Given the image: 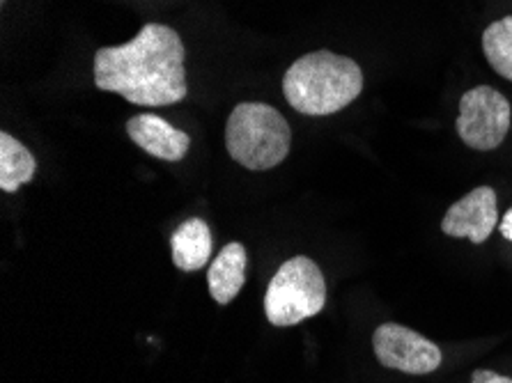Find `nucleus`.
Listing matches in <instances>:
<instances>
[{"instance_id": "nucleus-1", "label": "nucleus", "mask_w": 512, "mask_h": 383, "mask_svg": "<svg viewBox=\"0 0 512 383\" xmlns=\"http://www.w3.org/2000/svg\"><path fill=\"white\" fill-rule=\"evenodd\" d=\"M186 49L175 28L147 23L127 44L95 53V85L136 106H170L189 95Z\"/></svg>"}, {"instance_id": "nucleus-2", "label": "nucleus", "mask_w": 512, "mask_h": 383, "mask_svg": "<svg viewBox=\"0 0 512 383\" xmlns=\"http://www.w3.org/2000/svg\"><path fill=\"white\" fill-rule=\"evenodd\" d=\"M363 92V72L356 60L320 49L294 60L283 76V95L294 111L327 117L343 111Z\"/></svg>"}, {"instance_id": "nucleus-3", "label": "nucleus", "mask_w": 512, "mask_h": 383, "mask_svg": "<svg viewBox=\"0 0 512 383\" xmlns=\"http://www.w3.org/2000/svg\"><path fill=\"white\" fill-rule=\"evenodd\" d=\"M226 147L232 159L246 170H271L290 154V124L274 106L246 101L235 106L228 117Z\"/></svg>"}, {"instance_id": "nucleus-4", "label": "nucleus", "mask_w": 512, "mask_h": 383, "mask_svg": "<svg viewBox=\"0 0 512 383\" xmlns=\"http://www.w3.org/2000/svg\"><path fill=\"white\" fill-rule=\"evenodd\" d=\"M327 306V280L306 255L287 260L271 278L265 294V315L274 326H297L320 315Z\"/></svg>"}, {"instance_id": "nucleus-5", "label": "nucleus", "mask_w": 512, "mask_h": 383, "mask_svg": "<svg viewBox=\"0 0 512 383\" xmlns=\"http://www.w3.org/2000/svg\"><path fill=\"white\" fill-rule=\"evenodd\" d=\"M512 124V106L492 85H478L462 95L457 136L478 152H492L506 140Z\"/></svg>"}, {"instance_id": "nucleus-6", "label": "nucleus", "mask_w": 512, "mask_h": 383, "mask_svg": "<svg viewBox=\"0 0 512 383\" xmlns=\"http://www.w3.org/2000/svg\"><path fill=\"white\" fill-rule=\"evenodd\" d=\"M372 349L384 367L414 377L437 372L441 365V349L425 335L400 324L379 326L372 335Z\"/></svg>"}, {"instance_id": "nucleus-7", "label": "nucleus", "mask_w": 512, "mask_h": 383, "mask_svg": "<svg viewBox=\"0 0 512 383\" xmlns=\"http://www.w3.org/2000/svg\"><path fill=\"white\" fill-rule=\"evenodd\" d=\"M499 225V209H496V191L492 186H478L457 200L446 211L441 221V232L455 239H469L473 244H485Z\"/></svg>"}, {"instance_id": "nucleus-8", "label": "nucleus", "mask_w": 512, "mask_h": 383, "mask_svg": "<svg viewBox=\"0 0 512 383\" xmlns=\"http://www.w3.org/2000/svg\"><path fill=\"white\" fill-rule=\"evenodd\" d=\"M127 136L150 156L161 161H182L191 147L189 134L159 115H134L127 122Z\"/></svg>"}, {"instance_id": "nucleus-9", "label": "nucleus", "mask_w": 512, "mask_h": 383, "mask_svg": "<svg viewBox=\"0 0 512 383\" xmlns=\"http://www.w3.org/2000/svg\"><path fill=\"white\" fill-rule=\"evenodd\" d=\"M209 294L216 303L228 306L235 296L242 292L246 283V248L244 244H228L216 255L212 267L207 271Z\"/></svg>"}, {"instance_id": "nucleus-10", "label": "nucleus", "mask_w": 512, "mask_h": 383, "mask_svg": "<svg viewBox=\"0 0 512 383\" xmlns=\"http://www.w3.org/2000/svg\"><path fill=\"white\" fill-rule=\"evenodd\" d=\"M173 262L180 271H200L212 257V230L203 218H189L170 237Z\"/></svg>"}, {"instance_id": "nucleus-11", "label": "nucleus", "mask_w": 512, "mask_h": 383, "mask_svg": "<svg viewBox=\"0 0 512 383\" xmlns=\"http://www.w3.org/2000/svg\"><path fill=\"white\" fill-rule=\"evenodd\" d=\"M37 161L21 140L0 134V191L17 193L23 184L33 182Z\"/></svg>"}, {"instance_id": "nucleus-12", "label": "nucleus", "mask_w": 512, "mask_h": 383, "mask_svg": "<svg viewBox=\"0 0 512 383\" xmlns=\"http://www.w3.org/2000/svg\"><path fill=\"white\" fill-rule=\"evenodd\" d=\"M483 53L494 72L512 83V14L485 28Z\"/></svg>"}, {"instance_id": "nucleus-13", "label": "nucleus", "mask_w": 512, "mask_h": 383, "mask_svg": "<svg viewBox=\"0 0 512 383\" xmlns=\"http://www.w3.org/2000/svg\"><path fill=\"white\" fill-rule=\"evenodd\" d=\"M471 383H512V379L492 370H476L471 374Z\"/></svg>"}, {"instance_id": "nucleus-14", "label": "nucleus", "mask_w": 512, "mask_h": 383, "mask_svg": "<svg viewBox=\"0 0 512 383\" xmlns=\"http://www.w3.org/2000/svg\"><path fill=\"white\" fill-rule=\"evenodd\" d=\"M499 232L506 237L508 241H512V209H508V214L503 216V221L499 225Z\"/></svg>"}, {"instance_id": "nucleus-15", "label": "nucleus", "mask_w": 512, "mask_h": 383, "mask_svg": "<svg viewBox=\"0 0 512 383\" xmlns=\"http://www.w3.org/2000/svg\"><path fill=\"white\" fill-rule=\"evenodd\" d=\"M0 3H5V0H0Z\"/></svg>"}]
</instances>
